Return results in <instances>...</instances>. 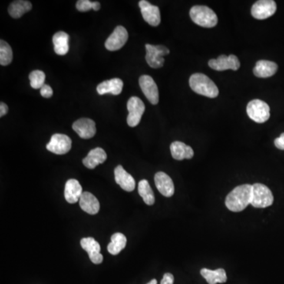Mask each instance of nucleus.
<instances>
[{
  "label": "nucleus",
  "mask_w": 284,
  "mask_h": 284,
  "mask_svg": "<svg viewBox=\"0 0 284 284\" xmlns=\"http://www.w3.org/2000/svg\"><path fill=\"white\" fill-rule=\"evenodd\" d=\"M252 196V186L249 184L237 186L228 195L226 206L232 212H239L251 205Z\"/></svg>",
  "instance_id": "f257e3e1"
},
{
  "label": "nucleus",
  "mask_w": 284,
  "mask_h": 284,
  "mask_svg": "<svg viewBox=\"0 0 284 284\" xmlns=\"http://www.w3.org/2000/svg\"><path fill=\"white\" fill-rule=\"evenodd\" d=\"M189 86L195 93L209 98H216L219 90L213 81L205 74L196 73L189 77Z\"/></svg>",
  "instance_id": "f03ea898"
},
{
  "label": "nucleus",
  "mask_w": 284,
  "mask_h": 284,
  "mask_svg": "<svg viewBox=\"0 0 284 284\" xmlns=\"http://www.w3.org/2000/svg\"><path fill=\"white\" fill-rule=\"evenodd\" d=\"M192 21L204 28H212L217 25L216 13L206 6H194L189 11Z\"/></svg>",
  "instance_id": "7ed1b4c3"
},
{
  "label": "nucleus",
  "mask_w": 284,
  "mask_h": 284,
  "mask_svg": "<svg viewBox=\"0 0 284 284\" xmlns=\"http://www.w3.org/2000/svg\"><path fill=\"white\" fill-rule=\"evenodd\" d=\"M274 197L272 191L265 185L255 183L252 185V196L251 205L254 208L263 209L271 206Z\"/></svg>",
  "instance_id": "20e7f679"
},
{
  "label": "nucleus",
  "mask_w": 284,
  "mask_h": 284,
  "mask_svg": "<svg viewBox=\"0 0 284 284\" xmlns=\"http://www.w3.org/2000/svg\"><path fill=\"white\" fill-rule=\"evenodd\" d=\"M248 116L258 123H264L270 118V107L263 100H252L246 108Z\"/></svg>",
  "instance_id": "39448f33"
},
{
  "label": "nucleus",
  "mask_w": 284,
  "mask_h": 284,
  "mask_svg": "<svg viewBox=\"0 0 284 284\" xmlns=\"http://www.w3.org/2000/svg\"><path fill=\"white\" fill-rule=\"evenodd\" d=\"M146 60L149 67L158 69L163 67L164 64L163 56L170 53L168 48L163 45H152L146 44Z\"/></svg>",
  "instance_id": "423d86ee"
},
{
  "label": "nucleus",
  "mask_w": 284,
  "mask_h": 284,
  "mask_svg": "<svg viewBox=\"0 0 284 284\" xmlns=\"http://www.w3.org/2000/svg\"><path fill=\"white\" fill-rule=\"evenodd\" d=\"M127 109L129 111L127 124L130 127H135L140 123L146 110V106L139 97H132L127 102Z\"/></svg>",
  "instance_id": "0eeeda50"
},
{
  "label": "nucleus",
  "mask_w": 284,
  "mask_h": 284,
  "mask_svg": "<svg viewBox=\"0 0 284 284\" xmlns=\"http://www.w3.org/2000/svg\"><path fill=\"white\" fill-rule=\"evenodd\" d=\"M72 146V140L65 134L55 133L51 136V140L47 144V150L56 155H63L68 153Z\"/></svg>",
  "instance_id": "6e6552de"
},
{
  "label": "nucleus",
  "mask_w": 284,
  "mask_h": 284,
  "mask_svg": "<svg viewBox=\"0 0 284 284\" xmlns=\"http://www.w3.org/2000/svg\"><path fill=\"white\" fill-rule=\"evenodd\" d=\"M276 11V4L273 0H260L252 5L251 14L257 19L270 18Z\"/></svg>",
  "instance_id": "1a4fd4ad"
},
{
  "label": "nucleus",
  "mask_w": 284,
  "mask_h": 284,
  "mask_svg": "<svg viewBox=\"0 0 284 284\" xmlns=\"http://www.w3.org/2000/svg\"><path fill=\"white\" fill-rule=\"evenodd\" d=\"M128 32L121 25L116 27L112 34L109 36L105 42V47L108 51H118L128 41Z\"/></svg>",
  "instance_id": "9d476101"
},
{
  "label": "nucleus",
  "mask_w": 284,
  "mask_h": 284,
  "mask_svg": "<svg viewBox=\"0 0 284 284\" xmlns=\"http://www.w3.org/2000/svg\"><path fill=\"white\" fill-rule=\"evenodd\" d=\"M209 66L211 68L218 71L226 70H238L240 67V62L235 54L219 55L216 60L212 59L209 61Z\"/></svg>",
  "instance_id": "9b49d317"
},
{
  "label": "nucleus",
  "mask_w": 284,
  "mask_h": 284,
  "mask_svg": "<svg viewBox=\"0 0 284 284\" xmlns=\"http://www.w3.org/2000/svg\"><path fill=\"white\" fill-rule=\"evenodd\" d=\"M139 86L146 98L153 105L159 102V90L153 77L149 75H142L139 78Z\"/></svg>",
  "instance_id": "f8f14e48"
},
{
  "label": "nucleus",
  "mask_w": 284,
  "mask_h": 284,
  "mask_svg": "<svg viewBox=\"0 0 284 284\" xmlns=\"http://www.w3.org/2000/svg\"><path fill=\"white\" fill-rule=\"evenodd\" d=\"M139 7L142 17L148 24L152 26H157L160 25L161 17H160V9L157 6L152 5L146 0H140L139 2Z\"/></svg>",
  "instance_id": "ddd939ff"
},
{
  "label": "nucleus",
  "mask_w": 284,
  "mask_h": 284,
  "mask_svg": "<svg viewBox=\"0 0 284 284\" xmlns=\"http://www.w3.org/2000/svg\"><path fill=\"white\" fill-rule=\"evenodd\" d=\"M72 128L79 137L83 139H90L94 137L97 133L96 123L91 119L82 118L74 122L72 125Z\"/></svg>",
  "instance_id": "4468645a"
},
{
  "label": "nucleus",
  "mask_w": 284,
  "mask_h": 284,
  "mask_svg": "<svg viewBox=\"0 0 284 284\" xmlns=\"http://www.w3.org/2000/svg\"><path fill=\"white\" fill-rule=\"evenodd\" d=\"M81 246L84 250L88 252L90 261L95 265H100L103 262V255L100 253L99 242L93 238H84L81 240Z\"/></svg>",
  "instance_id": "2eb2a0df"
},
{
  "label": "nucleus",
  "mask_w": 284,
  "mask_h": 284,
  "mask_svg": "<svg viewBox=\"0 0 284 284\" xmlns=\"http://www.w3.org/2000/svg\"><path fill=\"white\" fill-rule=\"evenodd\" d=\"M154 179L156 188L162 195L167 197L173 196L175 186L170 176L164 172H160L155 175Z\"/></svg>",
  "instance_id": "dca6fc26"
},
{
  "label": "nucleus",
  "mask_w": 284,
  "mask_h": 284,
  "mask_svg": "<svg viewBox=\"0 0 284 284\" xmlns=\"http://www.w3.org/2000/svg\"><path fill=\"white\" fill-rule=\"evenodd\" d=\"M115 179L116 183L125 191L131 192L135 188V180L121 165H119L115 169Z\"/></svg>",
  "instance_id": "f3484780"
},
{
  "label": "nucleus",
  "mask_w": 284,
  "mask_h": 284,
  "mask_svg": "<svg viewBox=\"0 0 284 284\" xmlns=\"http://www.w3.org/2000/svg\"><path fill=\"white\" fill-rule=\"evenodd\" d=\"M82 187L76 179H69L66 183L64 196L67 202L74 204L78 202L82 195Z\"/></svg>",
  "instance_id": "a211bd4d"
},
{
  "label": "nucleus",
  "mask_w": 284,
  "mask_h": 284,
  "mask_svg": "<svg viewBox=\"0 0 284 284\" xmlns=\"http://www.w3.org/2000/svg\"><path fill=\"white\" fill-rule=\"evenodd\" d=\"M79 205L84 212L90 215H96L100 211V202L98 199L90 192H83Z\"/></svg>",
  "instance_id": "6ab92c4d"
},
{
  "label": "nucleus",
  "mask_w": 284,
  "mask_h": 284,
  "mask_svg": "<svg viewBox=\"0 0 284 284\" xmlns=\"http://www.w3.org/2000/svg\"><path fill=\"white\" fill-rule=\"evenodd\" d=\"M107 153L101 148L92 149L86 158L83 159V164L87 168L94 169L99 164L104 163L107 160Z\"/></svg>",
  "instance_id": "aec40b11"
},
{
  "label": "nucleus",
  "mask_w": 284,
  "mask_h": 284,
  "mask_svg": "<svg viewBox=\"0 0 284 284\" xmlns=\"http://www.w3.org/2000/svg\"><path fill=\"white\" fill-rule=\"evenodd\" d=\"M278 70L276 63L268 60H260L256 63L253 74L260 78H267L273 76Z\"/></svg>",
  "instance_id": "412c9836"
},
{
  "label": "nucleus",
  "mask_w": 284,
  "mask_h": 284,
  "mask_svg": "<svg viewBox=\"0 0 284 284\" xmlns=\"http://www.w3.org/2000/svg\"><path fill=\"white\" fill-rule=\"evenodd\" d=\"M172 157L176 160L191 159L194 155L193 149L181 141H175L170 146Z\"/></svg>",
  "instance_id": "4be33fe9"
},
{
  "label": "nucleus",
  "mask_w": 284,
  "mask_h": 284,
  "mask_svg": "<svg viewBox=\"0 0 284 284\" xmlns=\"http://www.w3.org/2000/svg\"><path fill=\"white\" fill-rule=\"evenodd\" d=\"M123 81L120 78H113L103 81L97 86L98 94L104 95L110 93L112 95H120L123 91Z\"/></svg>",
  "instance_id": "5701e85b"
},
{
  "label": "nucleus",
  "mask_w": 284,
  "mask_h": 284,
  "mask_svg": "<svg viewBox=\"0 0 284 284\" xmlns=\"http://www.w3.org/2000/svg\"><path fill=\"white\" fill-rule=\"evenodd\" d=\"M55 53L59 55H65L69 51V35L65 32L60 31L52 37Z\"/></svg>",
  "instance_id": "b1692460"
},
{
  "label": "nucleus",
  "mask_w": 284,
  "mask_h": 284,
  "mask_svg": "<svg viewBox=\"0 0 284 284\" xmlns=\"http://www.w3.org/2000/svg\"><path fill=\"white\" fill-rule=\"evenodd\" d=\"M202 276L206 279L209 284L223 283L226 282V274L224 269L219 268L215 271L203 268L201 271Z\"/></svg>",
  "instance_id": "393cba45"
},
{
  "label": "nucleus",
  "mask_w": 284,
  "mask_h": 284,
  "mask_svg": "<svg viewBox=\"0 0 284 284\" xmlns=\"http://www.w3.org/2000/svg\"><path fill=\"white\" fill-rule=\"evenodd\" d=\"M32 4L25 0H17L11 3L8 8V13L13 18H20L23 14L31 11Z\"/></svg>",
  "instance_id": "a878e982"
},
{
  "label": "nucleus",
  "mask_w": 284,
  "mask_h": 284,
  "mask_svg": "<svg viewBox=\"0 0 284 284\" xmlns=\"http://www.w3.org/2000/svg\"><path fill=\"white\" fill-rule=\"evenodd\" d=\"M110 239H111V242L107 246V250L110 254H119L126 247V242H127L126 236L123 234L118 232V233H115Z\"/></svg>",
  "instance_id": "bb28decb"
},
{
  "label": "nucleus",
  "mask_w": 284,
  "mask_h": 284,
  "mask_svg": "<svg viewBox=\"0 0 284 284\" xmlns=\"http://www.w3.org/2000/svg\"><path fill=\"white\" fill-rule=\"evenodd\" d=\"M138 193L145 203L148 205H153L155 203V196L151 186L146 179L140 181L138 183Z\"/></svg>",
  "instance_id": "cd10ccee"
},
{
  "label": "nucleus",
  "mask_w": 284,
  "mask_h": 284,
  "mask_svg": "<svg viewBox=\"0 0 284 284\" xmlns=\"http://www.w3.org/2000/svg\"><path fill=\"white\" fill-rule=\"evenodd\" d=\"M13 60V51L11 46L6 41H0V64L1 66L9 65Z\"/></svg>",
  "instance_id": "c85d7f7f"
},
{
  "label": "nucleus",
  "mask_w": 284,
  "mask_h": 284,
  "mask_svg": "<svg viewBox=\"0 0 284 284\" xmlns=\"http://www.w3.org/2000/svg\"><path fill=\"white\" fill-rule=\"evenodd\" d=\"M30 86L32 88L38 90V89L42 88L44 86V81H45V74L41 70H34L30 73Z\"/></svg>",
  "instance_id": "c756f323"
},
{
  "label": "nucleus",
  "mask_w": 284,
  "mask_h": 284,
  "mask_svg": "<svg viewBox=\"0 0 284 284\" xmlns=\"http://www.w3.org/2000/svg\"><path fill=\"white\" fill-rule=\"evenodd\" d=\"M76 8L81 12H86L91 9L98 11L100 8V4L99 2H91L90 0H79L76 4Z\"/></svg>",
  "instance_id": "7c9ffc66"
},
{
  "label": "nucleus",
  "mask_w": 284,
  "mask_h": 284,
  "mask_svg": "<svg viewBox=\"0 0 284 284\" xmlns=\"http://www.w3.org/2000/svg\"><path fill=\"white\" fill-rule=\"evenodd\" d=\"M41 95L44 98H50V97H52V89L48 84H44L41 89Z\"/></svg>",
  "instance_id": "2f4dec72"
},
{
  "label": "nucleus",
  "mask_w": 284,
  "mask_h": 284,
  "mask_svg": "<svg viewBox=\"0 0 284 284\" xmlns=\"http://www.w3.org/2000/svg\"><path fill=\"white\" fill-rule=\"evenodd\" d=\"M274 143H275V147L281 150H284V133H282L278 138L275 139Z\"/></svg>",
  "instance_id": "473e14b6"
},
{
  "label": "nucleus",
  "mask_w": 284,
  "mask_h": 284,
  "mask_svg": "<svg viewBox=\"0 0 284 284\" xmlns=\"http://www.w3.org/2000/svg\"><path fill=\"white\" fill-rule=\"evenodd\" d=\"M174 283V276L172 274L166 273L163 275V279H162L160 284H173Z\"/></svg>",
  "instance_id": "72a5a7b5"
},
{
  "label": "nucleus",
  "mask_w": 284,
  "mask_h": 284,
  "mask_svg": "<svg viewBox=\"0 0 284 284\" xmlns=\"http://www.w3.org/2000/svg\"><path fill=\"white\" fill-rule=\"evenodd\" d=\"M8 107H7V104L5 103H1L0 104V117H4V116L7 114L8 112Z\"/></svg>",
  "instance_id": "f704fd0d"
},
{
  "label": "nucleus",
  "mask_w": 284,
  "mask_h": 284,
  "mask_svg": "<svg viewBox=\"0 0 284 284\" xmlns=\"http://www.w3.org/2000/svg\"><path fill=\"white\" fill-rule=\"evenodd\" d=\"M147 284H157V280L155 279H152V280Z\"/></svg>",
  "instance_id": "c9c22d12"
}]
</instances>
